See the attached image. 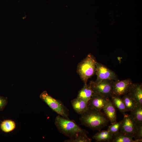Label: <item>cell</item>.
I'll return each instance as SVG.
<instances>
[{
  "label": "cell",
  "mask_w": 142,
  "mask_h": 142,
  "mask_svg": "<svg viewBox=\"0 0 142 142\" xmlns=\"http://www.w3.org/2000/svg\"><path fill=\"white\" fill-rule=\"evenodd\" d=\"M80 115L79 119L81 124L93 130L100 131L107 126L109 121L101 111L89 106Z\"/></svg>",
  "instance_id": "1"
},
{
  "label": "cell",
  "mask_w": 142,
  "mask_h": 142,
  "mask_svg": "<svg viewBox=\"0 0 142 142\" xmlns=\"http://www.w3.org/2000/svg\"><path fill=\"white\" fill-rule=\"evenodd\" d=\"M55 124L60 133L69 138L74 137L80 133H88L79 126L74 120L66 119L59 115L55 118Z\"/></svg>",
  "instance_id": "2"
},
{
  "label": "cell",
  "mask_w": 142,
  "mask_h": 142,
  "mask_svg": "<svg viewBox=\"0 0 142 142\" xmlns=\"http://www.w3.org/2000/svg\"><path fill=\"white\" fill-rule=\"evenodd\" d=\"M97 61L92 54H88L78 64L77 72L84 84L95 73Z\"/></svg>",
  "instance_id": "3"
},
{
  "label": "cell",
  "mask_w": 142,
  "mask_h": 142,
  "mask_svg": "<svg viewBox=\"0 0 142 142\" xmlns=\"http://www.w3.org/2000/svg\"><path fill=\"white\" fill-rule=\"evenodd\" d=\"M39 97L53 111L63 117L69 119V110L60 100L53 98L46 91L42 92Z\"/></svg>",
  "instance_id": "4"
},
{
  "label": "cell",
  "mask_w": 142,
  "mask_h": 142,
  "mask_svg": "<svg viewBox=\"0 0 142 142\" xmlns=\"http://www.w3.org/2000/svg\"><path fill=\"white\" fill-rule=\"evenodd\" d=\"M114 80H105L98 82L92 80L90 85L93 93L109 98L113 95V85Z\"/></svg>",
  "instance_id": "5"
},
{
  "label": "cell",
  "mask_w": 142,
  "mask_h": 142,
  "mask_svg": "<svg viewBox=\"0 0 142 142\" xmlns=\"http://www.w3.org/2000/svg\"><path fill=\"white\" fill-rule=\"evenodd\" d=\"M97 76L95 82H98L105 80L114 81L119 80L116 73L102 64L98 62L96 64L95 73Z\"/></svg>",
  "instance_id": "6"
},
{
  "label": "cell",
  "mask_w": 142,
  "mask_h": 142,
  "mask_svg": "<svg viewBox=\"0 0 142 142\" xmlns=\"http://www.w3.org/2000/svg\"><path fill=\"white\" fill-rule=\"evenodd\" d=\"M138 125L130 114L124 115L119 132L132 136L133 138L136 131Z\"/></svg>",
  "instance_id": "7"
},
{
  "label": "cell",
  "mask_w": 142,
  "mask_h": 142,
  "mask_svg": "<svg viewBox=\"0 0 142 142\" xmlns=\"http://www.w3.org/2000/svg\"><path fill=\"white\" fill-rule=\"evenodd\" d=\"M133 84L132 80L129 78L114 81L113 94L121 96L128 93Z\"/></svg>",
  "instance_id": "8"
},
{
  "label": "cell",
  "mask_w": 142,
  "mask_h": 142,
  "mask_svg": "<svg viewBox=\"0 0 142 142\" xmlns=\"http://www.w3.org/2000/svg\"><path fill=\"white\" fill-rule=\"evenodd\" d=\"M109 99L93 93L88 102V106L96 110L101 111L106 106Z\"/></svg>",
  "instance_id": "9"
},
{
  "label": "cell",
  "mask_w": 142,
  "mask_h": 142,
  "mask_svg": "<svg viewBox=\"0 0 142 142\" xmlns=\"http://www.w3.org/2000/svg\"><path fill=\"white\" fill-rule=\"evenodd\" d=\"M137 104L142 105V85L141 84H133L128 93Z\"/></svg>",
  "instance_id": "10"
},
{
  "label": "cell",
  "mask_w": 142,
  "mask_h": 142,
  "mask_svg": "<svg viewBox=\"0 0 142 142\" xmlns=\"http://www.w3.org/2000/svg\"><path fill=\"white\" fill-rule=\"evenodd\" d=\"M115 108L109 98L107 104L103 109L104 114L111 124L116 122V111Z\"/></svg>",
  "instance_id": "11"
},
{
  "label": "cell",
  "mask_w": 142,
  "mask_h": 142,
  "mask_svg": "<svg viewBox=\"0 0 142 142\" xmlns=\"http://www.w3.org/2000/svg\"><path fill=\"white\" fill-rule=\"evenodd\" d=\"M71 103L75 111L80 115L84 112L88 107V103L79 98L77 97L73 99Z\"/></svg>",
  "instance_id": "12"
},
{
  "label": "cell",
  "mask_w": 142,
  "mask_h": 142,
  "mask_svg": "<svg viewBox=\"0 0 142 142\" xmlns=\"http://www.w3.org/2000/svg\"><path fill=\"white\" fill-rule=\"evenodd\" d=\"M93 94L89 84L85 83L82 89L79 91L77 97L83 99L88 103Z\"/></svg>",
  "instance_id": "13"
},
{
  "label": "cell",
  "mask_w": 142,
  "mask_h": 142,
  "mask_svg": "<svg viewBox=\"0 0 142 142\" xmlns=\"http://www.w3.org/2000/svg\"><path fill=\"white\" fill-rule=\"evenodd\" d=\"M110 98L113 104L123 115L128 111L120 96L113 94Z\"/></svg>",
  "instance_id": "14"
},
{
  "label": "cell",
  "mask_w": 142,
  "mask_h": 142,
  "mask_svg": "<svg viewBox=\"0 0 142 142\" xmlns=\"http://www.w3.org/2000/svg\"><path fill=\"white\" fill-rule=\"evenodd\" d=\"M113 136V134L107 130L99 131L94 134L92 136V138L97 141H106L109 142Z\"/></svg>",
  "instance_id": "15"
},
{
  "label": "cell",
  "mask_w": 142,
  "mask_h": 142,
  "mask_svg": "<svg viewBox=\"0 0 142 142\" xmlns=\"http://www.w3.org/2000/svg\"><path fill=\"white\" fill-rule=\"evenodd\" d=\"M131 136L127 134L119 132L113 136L109 142H140L137 140H134Z\"/></svg>",
  "instance_id": "16"
},
{
  "label": "cell",
  "mask_w": 142,
  "mask_h": 142,
  "mask_svg": "<svg viewBox=\"0 0 142 142\" xmlns=\"http://www.w3.org/2000/svg\"><path fill=\"white\" fill-rule=\"evenodd\" d=\"M130 114L138 125L142 124V105L137 104Z\"/></svg>",
  "instance_id": "17"
},
{
  "label": "cell",
  "mask_w": 142,
  "mask_h": 142,
  "mask_svg": "<svg viewBox=\"0 0 142 142\" xmlns=\"http://www.w3.org/2000/svg\"><path fill=\"white\" fill-rule=\"evenodd\" d=\"M123 95L122 99L127 110L128 111H131L136 106V103L128 94Z\"/></svg>",
  "instance_id": "18"
},
{
  "label": "cell",
  "mask_w": 142,
  "mask_h": 142,
  "mask_svg": "<svg viewBox=\"0 0 142 142\" xmlns=\"http://www.w3.org/2000/svg\"><path fill=\"white\" fill-rule=\"evenodd\" d=\"M16 127L14 121L11 120H5L2 121L0 124V128L4 132L8 133L14 130Z\"/></svg>",
  "instance_id": "19"
},
{
  "label": "cell",
  "mask_w": 142,
  "mask_h": 142,
  "mask_svg": "<svg viewBox=\"0 0 142 142\" xmlns=\"http://www.w3.org/2000/svg\"><path fill=\"white\" fill-rule=\"evenodd\" d=\"M86 134L81 133L76 136L65 140L64 142H90L91 139L89 138Z\"/></svg>",
  "instance_id": "20"
},
{
  "label": "cell",
  "mask_w": 142,
  "mask_h": 142,
  "mask_svg": "<svg viewBox=\"0 0 142 142\" xmlns=\"http://www.w3.org/2000/svg\"><path fill=\"white\" fill-rule=\"evenodd\" d=\"M122 123V120L111 124L108 127L107 130L114 135L119 132Z\"/></svg>",
  "instance_id": "21"
},
{
  "label": "cell",
  "mask_w": 142,
  "mask_h": 142,
  "mask_svg": "<svg viewBox=\"0 0 142 142\" xmlns=\"http://www.w3.org/2000/svg\"><path fill=\"white\" fill-rule=\"evenodd\" d=\"M135 140L142 141V124L138 125L137 129L134 137Z\"/></svg>",
  "instance_id": "22"
},
{
  "label": "cell",
  "mask_w": 142,
  "mask_h": 142,
  "mask_svg": "<svg viewBox=\"0 0 142 142\" xmlns=\"http://www.w3.org/2000/svg\"><path fill=\"white\" fill-rule=\"evenodd\" d=\"M8 103L7 98L0 95V111H3Z\"/></svg>",
  "instance_id": "23"
}]
</instances>
